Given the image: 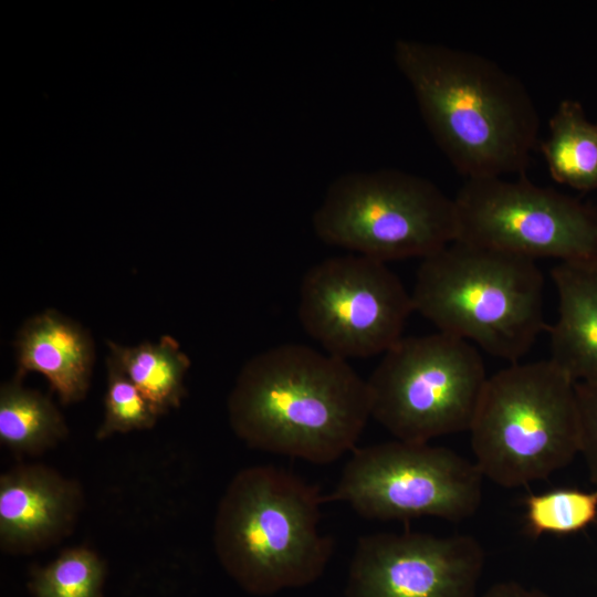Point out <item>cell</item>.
Segmentation results:
<instances>
[{
    "instance_id": "cell-9",
    "label": "cell",
    "mask_w": 597,
    "mask_h": 597,
    "mask_svg": "<svg viewBox=\"0 0 597 597\" xmlns=\"http://www.w3.org/2000/svg\"><path fill=\"white\" fill-rule=\"evenodd\" d=\"M453 199L455 240L534 261L597 263V209L524 175L468 178Z\"/></svg>"
},
{
    "instance_id": "cell-20",
    "label": "cell",
    "mask_w": 597,
    "mask_h": 597,
    "mask_svg": "<svg viewBox=\"0 0 597 597\" xmlns=\"http://www.w3.org/2000/svg\"><path fill=\"white\" fill-rule=\"evenodd\" d=\"M107 388L104 419L96 431L98 440L115 433L149 429L160 416L118 365L107 357Z\"/></svg>"
},
{
    "instance_id": "cell-19",
    "label": "cell",
    "mask_w": 597,
    "mask_h": 597,
    "mask_svg": "<svg viewBox=\"0 0 597 597\" xmlns=\"http://www.w3.org/2000/svg\"><path fill=\"white\" fill-rule=\"evenodd\" d=\"M104 577L105 567L98 555L75 547L38 569L30 587L35 597H101Z\"/></svg>"
},
{
    "instance_id": "cell-8",
    "label": "cell",
    "mask_w": 597,
    "mask_h": 597,
    "mask_svg": "<svg viewBox=\"0 0 597 597\" xmlns=\"http://www.w3.org/2000/svg\"><path fill=\"white\" fill-rule=\"evenodd\" d=\"M483 478L474 461L449 448L396 439L354 449L325 501L348 503L370 520L461 522L476 513Z\"/></svg>"
},
{
    "instance_id": "cell-18",
    "label": "cell",
    "mask_w": 597,
    "mask_h": 597,
    "mask_svg": "<svg viewBox=\"0 0 597 597\" xmlns=\"http://www.w3.org/2000/svg\"><path fill=\"white\" fill-rule=\"evenodd\" d=\"M524 504L526 527L532 535L572 534L597 519V486L593 491L557 489L532 494Z\"/></svg>"
},
{
    "instance_id": "cell-7",
    "label": "cell",
    "mask_w": 597,
    "mask_h": 597,
    "mask_svg": "<svg viewBox=\"0 0 597 597\" xmlns=\"http://www.w3.org/2000/svg\"><path fill=\"white\" fill-rule=\"evenodd\" d=\"M486 380L471 343L441 332L401 337L367 379L371 417L407 442L469 432Z\"/></svg>"
},
{
    "instance_id": "cell-21",
    "label": "cell",
    "mask_w": 597,
    "mask_h": 597,
    "mask_svg": "<svg viewBox=\"0 0 597 597\" xmlns=\"http://www.w3.org/2000/svg\"><path fill=\"white\" fill-rule=\"evenodd\" d=\"M579 412V453L597 486V384L576 383Z\"/></svg>"
},
{
    "instance_id": "cell-2",
    "label": "cell",
    "mask_w": 597,
    "mask_h": 597,
    "mask_svg": "<svg viewBox=\"0 0 597 597\" xmlns=\"http://www.w3.org/2000/svg\"><path fill=\"white\" fill-rule=\"evenodd\" d=\"M228 416L252 449L329 463L355 449L371 417L369 388L346 359L282 344L244 364Z\"/></svg>"
},
{
    "instance_id": "cell-5",
    "label": "cell",
    "mask_w": 597,
    "mask_h": 597,
    "mask_svg": "<svg viewBox=\"0 0 597 597\" xmlns=\"http://www.w3.org/2000/svg\"><path fill=\"white\" fill-rule=\"evenodd\" d=\"M474 463L503 488L547 479L579 453L576 381L551 359L488 377L469 430Z\"/></svg>"
},
{
    "instance_id": "cell-12",
    "label": "cell",
    "mask_w": 597,
    "mask_h": 597,
    "mask_svg": "<svg viewBox=\"0 0 597 597\" xmlns=\"http://www.w3.org/2000/svg\"><path fill=\"white\" fill-rule=\"evenodd\" d=\"M78 485L42 464L14 467L0 478V546L11 554L48 547L73 528Z\"/></svg>"
},
{
    "instance_id": "cell-11",
    "label": "cell",
    "mask_w": 597,
    "mask_h": 597,
    "mask_svg": "<svg viewBox=\"0 0 597 597\" xmlns=\"http://www.w3.org/2000/svg\"><path fill=\"white\" fill-rule=\"evenodd\" d=\"M484 549L467 534L377 533L358 540L347 597H475Z\"/></svg>"
},
{
    "instance_id": "cell-16",
    "label": "cell",
    "mask_w": 597,
    "mask_h": 597,
    "mask_svg": "<svg viewBox=\"0 0 597 597\" xmlns=\"http://www.w3.org/2000/svg\"><path fill=\"white\" fill-rule=\"evenodd\" d=\"M541 151L554 180L577 190L597 189V123L588 121L578 101L559 103Z\"/></svg>"
},
{
    "instance_id": "cell-15",
    "label": "cell",
    "mask_w": 597,
    "mask_h": 597,
    "mask_svg": "<svg viewBox=\"0 0 597 597\" xmlns=\"http://www.w3.org/2000/svg\"><path fill=\"white\" fill-rule=\"evenodd\" d=\"M109 355L146 399L164 415L180 406L186 394L185 376L189 357L168 335L158 342L123 346L108 341Z\"/></svg>"
},
{
    "instance_id": "cell-1",
    "label": "cell",
    "mask_w": 597,
    "mask_h": 597,
    "mask_svg": "<svg viewBox=\"0 0 597 597\" xmlns=\"http://www.w3.org/2000/svg\"><path fill=\"white\" fill-rule=\"evenodd\" d=\"M394 59L434 142L465 178L524 175L540 115L524 84L478 53L401 39Z\"/></svg>"
},
{
    "instance_id": "cell-14",
    "label": "cell",
    "mask_w": 597,
    "mask_h": 597,
    "mask_svg": "<svg viewBox=\"0 0 597 597\" xmlns=\"http://www.w3.org/2000/svg\"><path fill=\"white\" fill-rule=\"evenodd\" d=\"M552 280L558 317L547 327L549 359L574 381L597 384V263L559 262Z\"/></svg>"
},
{
    "instance_id": "cell-22",
    "label": "cell",
    "mask_w": 597,
    "mask_h": 597,
    "mask_svg": "<svg viewBox=\"0 0 597 597\" xmlns=\"http://www.w3.org/2000/svg\"><path fill=\"white\" fill-rule=\"evenodd\" d=\"M482 597H551L540 590L526 588L514 582H503L491 586Z\"/></svg>"
},
{
    "instance_id": "cell-13",
    "label": "cell",
    "mask_w": 597,
    "mask_h": 597,
    "mask_svg": "<svg viewBox=\"0 0 597 597\" xmlns=\"http://www.w3.org/2000/svg\"><path fill=\"white\" fill-rule=\"evenodd\" d=\"M17 376L43 375L63 405L82 400L90 387L94 344L78 323L54 310L27 320L15 343Z\"/></svg>"
},
{
    "instance_id": "cell-4",
    "label": "cell",
    "mask_w": 597,
    "mask_h": 597,
    "mask_svg": "<svg viewBox=\"0 0 597 597\" xmlns=\"http://www.w3.org/2000/svg\"><path fill=\"white\" fill-rule=\"evenodd\" d=\"M534 260L455 240L422 259L413 310L441 333L512 363L547 329Z\"/></svg>"
},
{
    "instance_id": "cell-10",
    "label": "cell",
    "mask_w": 597,
    "mask_h": 597,
    "mask_svg": "<svg viewBox=\"0 0 597 597\" xmlns=\"http://www.w3.org/2000/svg\"><path fill=\"white\" fill-rule=\"evenodd\" d=\"M412 311L411 293L386 263L355 253L314 264L300 286L303 328L346 360L387 352Z\"/></svg>"
},
{
    "instance_id": "cell-17",
    "label": "cell",
    "mask_w": 597,
    "mask_h": 597,
    "mask_svg": "<svg viewBox=\"0 0 597 597\" xmlns=\"http://www.w3.org/2000/svg\"><path fill=\"white\" fill-rule=\"evenodd\" d=\"M66 433V423L50 398L24 387L18 376L1 385L0 441L12 452L41 454Z\"/></svg>"
},
{
    "instance_id": "cell-6",
    "label": "cell",
    "mask_w": 597,
    "mask_h": 597,
    "mask_svg": "<svg viewBox=\"0 0 597 597\" xmlns=\"http://www.w3.org/2000/svg\"><path fill=\"white\" fill-rule=\"evenodd\" d=\"M312 224L326 244L384 263L425 259L458 232L454 199L429 179L398 169L341 175Z\"/></svg>"
},
{
    "instance_id": "cell-3",
    "label": "cell",
    "mask_w": 597,
    "mask_h": 597,
    "mask_svg": "<svg viewBox=\"0 0 597 597\" xmlns=\"http://www.w3.org/2000/svg\"><path fill=\"white\" fill-rule=\"evenodd\" d=\"M324 501L317 488L279 468L241 470L217 509L218 559L253 595L315 582L333 552L332 540L318 527Z\"/></svg>"
}]
</instances>
